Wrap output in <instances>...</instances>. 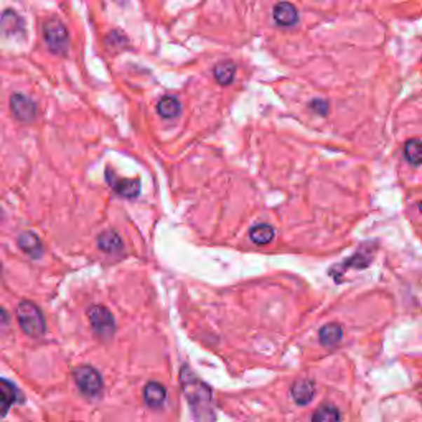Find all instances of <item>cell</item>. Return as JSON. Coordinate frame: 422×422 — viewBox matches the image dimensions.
Masks as SVG:
<instances>
[{
  "label": "cell",
  "instance_id": "cell-4",
  "mask_svg": "<svg viewBox=\"0 0 422 422\" xmlns=\"http://www.w3.org/2000/svg\"><path fill=\"white\" fill-rule=\"evenodd\" d=\"M45 43L55 55H67L69 46V34L60 20H48L43 25Z\"/></svg>",
  "mask_w": 422,
  "mask_h": 422
},
{
  "label": "cell",
  "instance_id": "cell-15",
  "mask_svg": "<svg viewBox=\"0 0 422 422\" xmlns=\"http://www.w3.org/2000/svg\"><path fill=\"white\" fill-rule=\"evenodd\" d=\"M341 336H343V330L339 323H328V325H323L320 328V334H318V339H320V343L327 348H332V346H336L340 343Z\"/></svg>",
  "mask_w": 422,
  "mask_h": 422
},
{
  "label": "cell",
  "instance_id": "cell-10",
  "mask_svg": "<svg viewBox=\"0 0 422 422\" xmlns=\"http://www.w3.org/2000/svg\"><path fill=\"white\" fill-rule=\"evenodd\" d=\"M17 245L22 250L23 254L32 257V259H40L45 252L43 243H41V239L36 236L34 231H23L20 236L17 238Z\"/></svg>",
  "mask_w": 422,
  "mask_h": 422
},
{
  "label": "cell",
  "instance_id": "cell-12",
  "mask_svg": "<svg viewBox=\"0 0 422 422\" xmlns=\"http://www.w3.org/2000/svg\"><path fill=\"white\" fill-rule=\"evenodd\" d=\"M273 15H274L275 23L280 27H294L299 20L297 8H295L292 4H289V2L278 4V6L274 7Z\"/></svg>",
  "mask_w": 422,
  "mask_h": 422
},
{
  "label": "cell",
  "instance_id": "cell-14",
  "mask_svg": "<svg viewBox=\"0 0 422 422\" xmlns=\"http://www.w3.org/2000/svg\"><path fill=\"white\" fill-rule=\"evenodd\" d=\"M290 393H292L294 401L297 404H308L313 400V395H315V386H313L311 379H299V381L292 384Z\"/></svg>",
  "mask_w": 422,
  "mask_h": 422
},
{
  "label": "cell",
  "instance_id": "cell-18",
  "mask_svg": "<svg viewBox=\"0 0 422 422\" xmlns=\"http://www.w3.org/2000/svg\"><path fill=\"white\" fill-rule=\"evenodd\" d=\"M234 74H236V64L233 62H223L215 67V78H217L219 84H224V86L233 83Z\"/></svg>",
  "mask_w": 422,
  "mask_h": 422
},
{
  "label": "cell",
  "instance_id": "cell-19",
  "mask_svg": "<svg viewBox=\"0 0 422 422\" xmlns=\"http://www.w3.org/2000/svg\"><path fill=\"white\" fill-rule=\"evenodd\" d=\"M312 422H340V411L334 404H323L315 411Z\"/></svg>",
  "mask_w": 422,
  "mask_h": 422
},
{
  "label": "cell",
  "instance_id": "cell-3",
  "mask_svg": "<svg viewBox=\"0 0 422 422\" xmlns=\"http://www.w3.org/2000/svg\"><path fill=\"white\" fill-rule=\"evenodd\" d=\"M73 378H74V383H76L78 389L83 393L84 396L96 397L101 395L102 378L96 368L88 367V365H83V367H78L76 369H74Z\"/></svg>",
  "mask_w": 422,
  "mask_h": 422
},
{
  "label": "cell",
  "instance_id": "cell-16",
  "mask_svg": "<svg viewBox=\"0 0 422 422\" xmlns=\"http://www.w3.org/2000/svg\"><path fill=\"white\" fill-rule=\"evenodd\" d=\"M182 106L180 101L175 96H163L157 104V112L161 114L163 119H173L180 114Z\"/></svg>",
  "mask_w": 422,
  "mask_h": 422
},
{
  "label": "cell",
  "instance_id": "cell-23",
  "mask_svg": "<svg viewBox=\"0 0 422 422\" xmlns=\"http://www.w3.org/2000/svg\"><path fill=\"white\" fill-rule=\"evenodd\" d=\"M311 107H312L313 111L318 112V114H322V116H325L327 112H328V102H327V101H323V100H315V101H312Z\"/></svg>",
  "mask_w": 422,
  "mask_h": 422
},
{
  "label": "cell",
  "instance_id": "cell-6",
  "mask_svg": "<svg viewBox=\"0 0 422 422\" xmlns=\"http://www.w3.org/2000/svg\"><path fill=\"white\" fill-rule=\"evenodd\" d=\"M25 401L22 391L12 381L6 378H0V417L7 416L12 406L22 404Z\"/></svg>",
  "mask_w": 422,
  "mask_h": 422
},
{
  "label": "cell",
  "instance_id": "cell-13",
  "mask_svg": "<svg viewBox=\"0 0 422 422\" xmlns=\"http://www.w3.org/2000/svg\"><path fill=\"white\" fill-rule=\"evenodd\" d=\"M165 397H167V391L165 388L162 386L161 383H156V381H150L145 384L144 388V401L145 404H147L149 407H154V409H158L163 402H165Z\"/></svg>",
  "mask_w": 422,
  "mask_h": 422
},
{
  "label": "cell",
  "instance_id": "cell-24",
  "mask_svg": "<svg viewBox=\"0 0 422 422\" xmlns=\"http://www.w3.org/2000/svg\"><path fill=\"white\" fill-rule=\"evenodd\" d=\"M0 274H2V261H0Z\"/></svg>",
  "mask_w": 422,
  "mask_h": 422
},
{
  "label": "cell",
  "instance_id": "cell-7",
  "mask_svg": "<svg viewBox=\"0 0 422 422\" xmlns=\"http://www.w3.org/2000/svg\"><path fill=\"white\" fill-rule=\"evenodd\" d=\"M11 111L15 116L17 121L20 123H32L36 117V104L30 97L22 95V93H15L11 97Z\"/></svg>",
  "mask_w": 422,
  "mask_h": 422
},
{
  "label": "cell",
  "instance_id": "cell-25",
  "mask_svg": "<svg viewBox=\"0 0 422 422\" xmlns=\"http://www.w3.org/2000/svg\"><path fill=\"white\" fill-rule=\"evenodd\" d=\"M0 218H2V208H0Z\"/></svg>",
  "mask_w": 422,
  "mask_h": 422
},
{
  "label": "cell",
  "instance_id": "cell-2",
  "mask_svg": "<svg viewBox=\"0 0 422 422\" xmlns=\"http://www.w3.org/2000/svg\"><path fill=\"white\" fill-rule=\"evenodd\" d=\"M17 320L18 325L23 330V334L28 336L39 339L46 332L45 317L41 313L40 307L30 300H22L17 307Z\"/></svg>",
  "mask_w": 422,
  "mask_h": 422
},
{
  "label": "cell",
  "instance_id": "cell-17",
  "mask_svg": "<svg viewBox=\"0 0 422 422\" xmlns=\"http://www.w3.org/2000/svg\"><path fill=\"white\" fill-rule=\"evenodd\" d=\"M274 234H275L274 228L269 226V224H256L254 228H251L250 238L254 245L264 246V245H269V243L273 241Z\"/></svg>",
  "mask_w": 422,
  "mask_h": 422
},
{
  "label": "cell",
  "instance_id": "cell-8",
  "mask_svg": "<svg viewBox=\"0 0 422 422\" xmlns=\"http://www.w3.org/2000/svg\"><path fill=\"white\" fill-rule=\"evenodd\" d=\"M106 180L112 186V190L117 195L124 196V198H135L140 193V182L137 178H119L112 173L111 168L106 170Z\"/></svg>",
  "mask_w": 422,
  "mask_h": 422
},
{
  "label": "cell",
  "instance_id": "cell-21",
  "mask_svg": "<svg viewBox=\"0 0 422 422\" xmlns=\"http://www.w3.org/2000/svg\"><path fill=\"white\" fill-rule=\"evenodd\" d=\"M369 262H372V254L360 251L358 254L351 256L348 261L343 262V264L340 266V269H341V273H345V271L350 269V267H356V269H365V267L369 266Z\"/></svg>",
  "mask_w": 422,
  "mask_h": 422
},
{
  "label": "cell",
  "instance_id": "cell-5",
  "mask_svg": "<svg viewBox=\"0 0 422 422\" xmlns=\"http://www.w3.org/2000/svg\"><path fill=\"white\" fill-rule=\"evenodd\" d=\"M88 318L93 330L101 339H111L114 335L116 322L112 313L104 306H93L88 308Z\"/></svg>",
  "mask_w": 422,
  "mask_h": 422
},
{
  "label": "cell",
  "instance_id": "cell-20",
  "mask_svg": "<svg viewBox=\"0 0 422 422\" xmlns=\"http://www.w3.org/2000/svg\"><path fill=\"white\" fill-rule=\"evenodd\" d=\"M404 157L411 165L419 167L422 161V152H421V140L419 139H411L407 140L404 145Z\"/></svg>",
  "mask_w": 422,
  "mask_h": 422
},
{
  "label": "cell",
  "instance_id": "cell-1",
  "mask_svg": "<svg viewBox=\"0 0 422 422\" xmlns=\"http://www.w3.org/2000/svg\"><path fill=\"white\" fill-rule=\"evenodd\" d=\"M184 395L189 401L196 422H213V409H211V389L196 378V374L189 367L182 368L180 373Z\"/></svg>",
  "mask_w": 422,
  "mask_h": 422
},
{
  "label": "cell",
  "instance_id": "cell-9",
  "mask_svg": "<svg viewBox=\"0 0 422 422\" xmlns=\"http://www.w3.org/2000/svg\"><path fill=\"white\" fill-rule=\"evenodd\" d=\"M25 32V20L20 13L7 8L0 13V34L4 36H18Z\"/></svg>",
  "mask_w": 422,
  "mask_h": 422
},
{
  "label": "cell",
  "instance_id": "cell-11",
  "mask_svg": "<svg viewBox=\"0 0 422 422\" xmlns=\"http://www.w3.org/2000/svg\"><path fill=\"white\" fill-rule=\"evenodd\" d=\"M97 246L106 254H119L124 250L123 238L114 229H107V231L101 233L100 238H97Z\"/></svg>",
  "mask_w": 422,
  "mask_h": 422
},
{
  "label": "cell",
  "instance_id": "cell-22",
  "mask_svg": "<svg viewBox=\"0 0 422 422\" xmlns=\"http://www.w3.org/2000/svg\"><path fill=\"white\" fill-rule=\"evenodd\" d=\"M8 327H11V315H8V312L4 307H0V335L6 334L8 330Z\"/></svg>",
  "mask_w": 422,
  "mask_h": 422
}]
</instances>
